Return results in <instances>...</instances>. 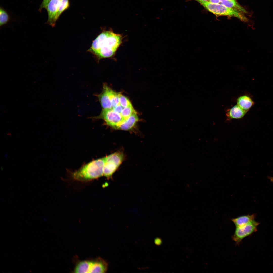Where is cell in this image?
<instances>
[{
  "label": "cell",
  "instance_id": "6da1fadb",
  "mask_svg": "<svg viewBox=\"0 0 273 273\" xmlns=\"http://www.w3.org/2000/svg\"><path fill=\"white\" fill-rule=\"evenodd\" d=\"M122 39L120 34L111 30L104 31L93 41L88 51L98 60L111 57L121 44Z\"/></svg>",
  "mask_w": 273,
  "mask_h": 273
},
{
  "label": "cell",
  "instance_id": "7a4b0ae2",
  "mask_svg": "<svg viewBox=\"0 0 273 273\" xmlns=\"http://www.w3.org/2000/svg\"><path fill=\"white\" fill-rule=\"evenodd\" d=\"M105 158L93 161L83 166L72 174L75 180L87 182L103 176Z\"/></svg>",
  "mask_w": 273,
  "mask_h": 273
},
{
  "label": "cell",
  "instance_id": "3957f363",
  "mask_svg": "<svg viewBox=\"0 0 273 273\" xmlns=\"http://www.w3.org/2000/svg\"><path fill=\"white\" fill-rule=\"evenodd\" d=\"M197 1L208 11L216 15L234 17L243 21H248L244 13L227 7L221 4H213L201 0Z\"/></svg>",
  "mask_w": 273,
  "mask_h": 273
},
{
  "label": "cell",
  "instance_id": "277c9868",
  "mask_svg": "<svg viewBox=\"0 0 273 273\" xmlns=\"http://www.w3.org/2000/svg\"><path fill=\"white\" fill-rule=\"evenodd\" d=\"M104 158L103 176L109 178L121 164L123 160L124 155L121 152H116Z\"/></svg>",
  "mask_w": 273,
  "mask_h": 273
},
{
  "label": "cell",
  "instance_id": "5b68a950",
  "mask_svg": "<svg viewBox=\"0 0 273 273\" xmlns=\"http://www.w3.org/2000/svg\"><path fill=\"white\" fill-rule=\"evenodd\" d=\"M95 118L103 120L108 125L117 129L126 120L121 114L115 112L112 109H103L100 115Z\"/></svg>",
  "mask_w": 273,
  "mask_h": 273
},
{
  "label": "cell",
  "instance_id": "8992f818",
  "mask_svg": "<svg viewBox=\"0 0 273 273\" xmlns=\"http://www.w3.org/2000/svg\"><path fill=\"white\" fill-rule=\"evenodd\" d=\"M259 223L253 220L243 226L236 227L231 236L232 240L236 245H239L242 240L257 230Z\"/></svg>",
  "mask_w": 273,
  "mask_h": 273
},
{
  "label": "cell",
  "instance_id": "52a82bcc",
  "mask_svg": "<svg viewBox=\"0 0 273 273\" xmlns=\"http://www.w3.org/2000/svg\"><path fill=\"white\" fill-rule=\"evenodd\" d=\"M61 0H51L45 9L48 14V19L46 23L53 27L58 20L57 15Z\"/></svg>",
  "mask_w": 273,
  "mask_h": 273
},
{
  "label": "cell",
  "instance_id": "ba28073f",
  "mask_svg": "<svg viewBox=\"0 0 273 273\" xmlns=\"http://www.w3.org/2000/svg\"><path fill=\"white\" fill-rule=\"evenodd\" d=\"M108 267L107 261L99 257L91 261V264L89 273H105Z\"/></svg>",
  "mask_w": 273,
  "mask_h": 273
},
{
  "label": "cell",
  "instance_id": "9c48e42d",
  "mask_svg": "<svg viewBox=\"0 0 273 273\" xmlns=\"http://www.w3.org/2000/svg\"><path fill=\"white\" fill-rule=\"evenodd\" d=\"M109 87L103 85L102 92L98 96L99 101L103 109H112L109 94Z\"/></svg>",
  "mask_w": 273,
  "mask_h": 273
},
{
  "label": "cell",
  "instance_id": "30bf717a",
  "mask_svg": "<svg viewBox=\"0 0 273 273\" xmlns=\"http://www.w3.org/2000/svg\"><path fill=\"white\" fill-rule=\"evenodd\" d=\"M138 119L136 112L134 113L119 127L118 129L129 130L134 127Z\"/></svg>",
  "mask_w": 273,
  "mask_h": 273
},
{
  "label": "cell",
  "instance_id": "8fae6325",
  "mask_svg": "<svg viewBox=\"0 0 273 273\" xmlns=\"http://www.w3.org/2000/svg\"><path fill=\"white\" fill-rule=\"evenodd\" d=\"M247 111L237 104L230 109L227 115L229 119H240L242 118Z\"/></svg>",
  "mask_w": 273,
  "mask_h": 273
},
{
  "label": "cell",
  "instance_id": "7c38bea8",
  "mask_svg": "<svg viewBox=\"0 0 273 273\" xmlns=\"http://www.w3.org/2000/svg\"><path fill=\"white\" fill-rule=\"evenodd\" d=\"M237 102L238 105L247 111L249 110L254 103L251 98L247 95L242 96L238 98Z\"/></svg>",
  "mask_w": 273,
  "mask_h": 273
},
{
  "label": "cell",
  "instance_id": "4fadbf2b",
  "mask_svg": "<svg viewBox=\"0 0 273 273\" xmlns=\"http://www.w3.org/2000/svg\"><path fill=\"white\" fill-rule=\"evenodd\" d=\"M255 216L254 214L248 215L240 216L232 219L231 220L236 227H239L244 225L254 220Z\"/></svg>",
  "mask_w": 273,
  "mask_h": 273
},
{
  "label": "cell",
  "instance_id": "5bb4252c",
  "mask_svg": "<svg viewBox=\"0 0 273 273\" xmlns=\"http://www.w3.org/2000/svg\"><path fill=\"white\" fill-rule=\"evenodd\" d=\"M220 4L229 8L233 9L244 13L248 12L241 6L236 0H220Z\"/></svg>",
  "mask_w": 273,
  "mask_h": 273
},
{
  "label": "cell",
  "instance_id": "9a60e30c",
  "mask_svg": "<svg viewBox=\"0 0 273 273\" xmlns=\"http://www.w3.org/2000/svg\"><path fill=\"white\" fill-rule=\"evenodd\" d=\"M91 261L84 260L79 262L76 266L74 270L75 273H89Z\"/></svg>",
  "mask_w": 273,
  "mask_h": 273
},
{
  "label": "cell",
  "instance_id": "2e32d148",
  "mask_svg": "<svg viewBox=\"0 0 273 273\" xmlns=\"http://www.w3.org/2000/svg\"><path fill=\"white\" fill-rule=\"evenodd\" d=\"M109 94L112 108L119 104V96L121 93L116 92L109 88Z\"/></svg>",
  "mask_w": 273,
  "mask_h": 273
},
{
  "label": "cell",
  "instance_id": "e0dca14e",
  "mask_svg": "<svg viewBox=\"0 0 273 273\" xmlns=\"http://www.w3.org/2000/svg\"><path fill=\"white\" fill-rule=\"evenodd\" d=\"M136 112L132 105L123 108L121 114L124 119L126 120L133 113Z\"/></svg>",
  "mask_w": 273,
  "mask_h": 273
},
{
  "label": "cell",
  "instance_id": "ac0fdd59",
  "mask_svg": "<svg viewBox=\"0 0 273 273\" xmlns=\"http://www.w3.org/2000/svg\"><path fill=\"white\" fill-rule=\"evenodd\" d=\"M9 17L6 11L3 8L0 9V26L1 27L7 24L9 21Z\"/></svg>",
  "mask_w": 273,
  "mask_h": 273
},
{
  "label": "cell",
  "instance_id": "d6986e66",
  "mask_svg": "<svg viewBox=\"0 0 273 273\" xmlns=\"http://www.w3.org/2000/svg\"><path fill=\"white\" fill-rule=\"evenodd\" d=\"M69 6V0H61L57 13L58 19L62 13L67 9Z\"/></svg>",
  "mask_w": 273,
  "mask_h": 273
},
{
  "label": "cell",
  "instance_id": "ffe728a7",
  "mask_svg": "<svg viewBox=\"0 0 273 273\" xmlns=\"http://www.w3.org/2000/svg\"><path fill=\"white\" fill-rule=\"evenodd\" d=\"M119 104L124 108L132 105L129 99L121 93L119 96Z\"/></svg>",
  "mask_w": 273,
  "mask_h": 273
},
{
  "label": "cell",
  "instance_id": "44dd1931",
  "mask_svg": "<svg viewBox=\"0 0 273 273\" xmlns=\"http://www.w3.org/2000/svg\"><path fill=\"white\" fill-rule=\"evenodd\" d=\"M123 108L119 104L116 107L112 108V109L115 112L121 114Z\"/></svg>",
  "mask_w": 273,
  "mask_h": 273
},
{
  "label": "cell",
  "instance_id": "7402d4cb",
  "mask_svg": "<svg viewBox=\"0 0 273 273\" xmlns=\"http://www.w3.org/2000/svg\"><path fill=\"white\" fill-rule=\"evenodd\" d=\"M51 0H43L40 5L39 10L41 12L44 8H45L46 6Z\"/></svg>",
  "mask_w": 273,
  "mask_h": 273
},
{
  "label": "cell",
  "instance_id": "603a6c76",
  "mask_svg": "<svg viewBox=\"0 0 273 273\" xmlns=\"http://www.w3.org/2000/svg\"><path fill=\"white\" fill-rule=\"evenodd\" d=\"M155 244L157 245H160L162 243L161 240L159 238H157L155 239L154 240Z\"/></svg>",
  "mask_w": 273,
  "mask_h": 273
},
{
  "label": "cell",
  "instance_id": "cb8c5ba5",
  "mask_svg": "<svg viewBox=\"0 0 273 273\" xmlns=\"http://www.w3.org/2000/svg\"><path fill=\"white\" fill-rule=\"evenodd\" d=\"M208 2L213 4H220V0H209Z\"/></svg>",
  "mask_w": 273,
  "mask_h": 273
},
{
  "label": "cell",
  "instance_id": "d4e9b609",
  "mask_svg": "<svg viewBox=\"0 0 273 273\" xmlns=\"http://www.w3.org/2000/svg\"><path fill=\"white\" fill-rule=\"evenodd\" d=\"M269 179L271 182H273V177H269Z\"/></svg>",
  "mask_w": 273,
  "mask_h": 273
},
{
  "label": "cell",
  "instance_id": "484cf974",
  "mask_svg": "<svg viewBox=\"0 0 273 273\" xmlns=\"http://www.w3.org/2000/svg\"><path fill=\"white\" fill-rule=\"evenodd\" d=\"M194 0L196 1H198V0H201V1H204L209 2V0Z\"/></svg>",
  "mask_w": 273,
  "mask_h": 273
}]
</instances>
